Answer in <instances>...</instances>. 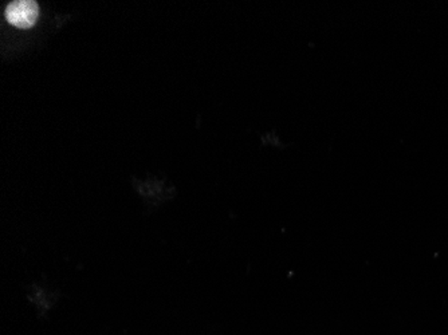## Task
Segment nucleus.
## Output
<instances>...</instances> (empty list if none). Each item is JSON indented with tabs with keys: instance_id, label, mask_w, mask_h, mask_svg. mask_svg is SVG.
I'll return each mask as SVG.
<instances>
[{
	"instance_id": "nucleus-1",
	"label": "nucleus",
	"mask_w": 448,
	"mask_h": 335,
	"mask_svg": "<svg viewBox=\"0 0 448 335\" xmlns=\"http://www.w3.org/2000/svg\"><path fill=\"white\" fill-rule=\"evenodd\" d=\"M39 16V7L35 1H13L6 8V19L10 25L19 29H29L35 25Z\"/></svg>"
}]
</instances>
